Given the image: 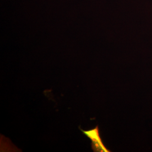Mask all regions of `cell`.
Returning <instances> with one entry per match:
<instances>
[{
	"label": "cell",
	"instance_id": "cell-1",
	"mask_svg": "<svg viewBox=\"0 0 152 152\" xmlns=\"http://www.w3.org/2000/svg\"><path fill=\"white\" fill-rule=\"evenodd\" d=\"M82 134L87 136L91 141V148L94 152H110L103 142L101 138L99 126H96L94 129L89 130H83L80 128Z\"/></svg>",
	"mask_w": 152,
	"mask_h": 152
}]
</instances>
